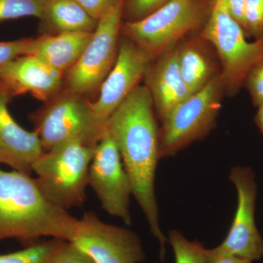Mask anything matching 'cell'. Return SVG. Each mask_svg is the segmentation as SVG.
<instances>
[{
    "label": "cell",
    "instance_id": "obj_1",
    "mask_svg": "<svg viewBox=\"0 0 263 263\" xmlns=\"http://www.w3.org/2000/svg\"><path fill=\"white\" fill-rule=\"evenodd\" d=\"M107 130L119 148L129 176L133 195L146 216L151 233L165 253V236L160 226L155 181L160 155V129L153 100L146 86L133 90L109 118Z\"/></svg>",
    "mask_w": 263,
    "mask_h": 263
},
{
    "label": "cell",
    "instance_id": "obj_2",
    "mask_svg": "<svg viewBox=\"0 0 263 263\" xmlns=\"http://www.w3.org/2000/svg\"><path fill=\"white\" fill-rule=\"evenodd\" d=\"M78 219L43 196L30 175L0 169V241L42 237L70 240Z\"/></svg>",
    "mask_w": 263,
    "mask_h": 263
},
{
    "label": "cell",
    "instance_id": "obj_3",
    "mask_svg": "<svg viewBox=\"0 0 263 263\" xmlns=\"http://www.w3.org/2000/svg\"><path fill=\"white\" fill-rule=\"evenodd\" d=\"M214 0H171L134 22H124L121 34L142 48L152 62L193 33L209 18Z\"/></svg>",
    "mask_w": 263,
    "mask_h": 263
},
{
    "label": "cell",
    "instance_id": "obj_4",
    "mask_svg": "<svg viewBox=\"0 0 263 263\" xmlns=\"http://www.w3.org/2000/svg\"><path fill=\"white\" fill-rule=\"evenodd\" d=\"M97 145L74 142L44 152L35 161L34 181L46 200L66 211L84 205Z\"/></svg>",
    "mask_w": 263,
    "mask_h": 263
},
{
    "label": "cell",
    "instance_id": "obj_5",
    "mask_svg": "<svg viewBox=\"0 0 263 263\" xmlns=\"http://www.w3.org/2000/svg\"><path fill=\"white\" fill-rule=\"evenodd\" d=\"M30 119L44 152L74 142L98 144L107 130L108 122L95 113L86 97L65 89Z\"/></svg>",
    "mask_w": 263,
    "mask_h": 263
},
{
    "label": "cell",
    "instance_id": "obj_6",
    "mask_svg": "<svg viewBox=\"0 0 263 263\" xmlns=\"http://www.w3.org/2000/svg\"><path fill=\"white\" fill-rule=\"evenodd\" d=\"M200 36L216 52L226 95L234 97L251 69L263 60V35L249 41L245 31L228 13L224 0H214Z\"/></svg>",
    "mask_w": 263,
    "mask_h": 263
},
{
    "label": "cell",
    "instance_id": "obj_7",
    "mask_svg": "<svg viewBox=\"0 0 263 263\" xmlns=\"http://www.w3.org/2000/svg\"><path fill=\"white\" fill-rule=\"evenodd\" d=\"M224 95L226 86L219 74L175 108L162 122L160 158L174 156L209 135L215 127Z\"/></svg>",
    "mask_w": 263,
    "mask_h": 263
},
{
    "label": "cell",
    "instance_id": "obj_8",
    "mask_svg": "<svg viewBox=\"0 0 263 263\" xmlns=\"http://www.w3.org/2000/svg\"><path fill=\"white\" fill-rule=\"evenodd\" d=\"M125 0H117L98 20L79 60L65 74V90L87 97L100 89L117 60Z\"/></svg>",
    "mask_w": 263,
    "mask_h": 263
},
{
    "label": "cell",
    "instance_id": "obj_9",
    "mask_svg": "<svg viewBox=\"0 0 263 263\" xmlns=\"http://www.w3.org/2000/svg\"><path fill=\"white\" fill-rule=\"evenodd\" d=\"M69 241L95 263H141L146 259L141 240L135 232L106 224L92 212L78 219Z\"/></svg>",
    "mask_w": 263,
    "mask_h": 263
},
{
    "label": "cell",
    "instance_id": "obj_10",
    "mask_svg": "<svg viewBox=\"0 0 263 263\" xmlns=\"http://www.w3.org/2000/svg\"><path fill=\"white\" fill-rule=\"evenodd\" d=\"M88 183L108 214L131 226L133 190L115 141L108 130L95 148L90 164Z\"/></svg>",
    "mask_w": 263,
    "mask_h": 263
},
{
    "label": "cell",
    "instance_id": "obj_11",
    "mask_svg": "<svg viewBox=\"0 0 263 263\" xmlns=\"http://www.w3.org/2000/svg\"><path fill=\"white\" fill-rule=\"evenodd\" d=\"M229 178L236 188L238 206L228 235L219 247L252 262L259 260L263 257V238L255 223V175L250 167L237 166L230 171Z\"/></svg>",
    "mask_w": 263,
    "mask_h": 263
},
{
    "label": "cell",
    "instance_id": "obj_12",
    "mask_svg": "<svg viewBox=\"0 0 263 263\" xmlns=\"http://www.w3.org/2000/svg\"><path fill=\"white\" fill-rule=\"evenodd\" d=\"M152 60L131 40L120 37L117 60L91 106L102 120H108L118 107L144 79Z\"/></svg>",
    "mask_w": 263,
    "mask_h": 263
},
{
    "label": "cell",
    "instance_id": "obj_13",
    "mask_svg": "<svg viewBox=\"0 0 263 263\" xmlns=\"http://www.w3.org/2000/svg\"><path fill=\"white\" fill-rule=\"evenodd\" d=\"M64 77L38 57L24 55L0 70V88L11 99L30 94L47 103L62 91Z\"/></svg>",
    "mask_w": 263,
    "mask_h": 263
},
{
    "label": "cell",
    "instance_id": "obj_14",
    "mask_svg": "<svg viewBox=\"0 0 263 263\" xmlns=\"http://www.w3.org/2000/svg\"><path fill=\"white\" fill-rule=\"evenodd\" d=\"M10 99L0 88V164L30 175L44 150L37 132L26 130L12 117L8 107Z\"/></svg>",
    "mask_w": 263,
    "mask_h": 263
},
{
    "label": "cell",
    "instance_id": "obj_15",
    "mask_svg": "<svg viewBox=\"0 0 263 263\" xmlns=\"http://www.w3.org/2000/svg\"><path fill=\"white\" fill-rule=\"evenodd\" d=\"M177 45L154 60L144 78L161 122L193 95L180 72Z\"/></svg>",
    "mask_w": 263,
    "mask_h": 263
},
{
    "label": "cell",
    "instance_id": "obj_16",
    "mask_svg": "<svg viewBox=\"0 0 263 263\" xmlns=\"http://www.w3.org/2000/svg\"><path fill=\"white\" fill-rule=\"evenodd\" d=\"M183 41L177 45L180 72L192 94H195L219 76L221 70L211 53L212 46L199 32Z\"/></svg>",
    "mask_w": 263,
    "mask_h": 263
},
{
    "label": "cell",
    "instance_id": "obj_17",
    "mask_svg": "<svg viewBox=\"0 0 263 263\" xmlns=\"http://www.w3.org/2000/svg\"><path fill=\"white\" fill-rule=\"evenodd\" d=\"M92 34L87 32L45 34L33 38L29 54L38 57L65 75L79 60Z\"/></svg>",
    "mask_w": 263,
    "mask_h": 263
},
{
    "label": "cell",
    "instance_id": "obj_18",
    "mask_svg": "<svg viewBox=\"0 0 263 263\" xmlns=\"http://www.w3.org/2000/svg\"><path fill=\"white\" fill-rule=\"evenodd\" d=\"M45 28L52 34L68 32H93L98 21L90 16L77 0H45L43 18Z\"/></svg>",
    "mask_w": 263,
    "mask_h": 263
},
{
    "label": "cell",
    "instance_id": "obj_19",
    "mask_svg": "<svg viewBox=\"0 0 263 263\" xmlns=\"http://www.w3.org/2000/svg\"><path fill=\"white\" fill-rule=\"evenodd\" d=\"M60 238L35 241L22 250L0 254V263H51Z\"/></svg>",
    "mask_w": 263,
    "mask_h": 263
},
{
    "label": "cell",
    "instance_id": "obj_20",
    "mask_svg": "<svg viewBox=\"0 0 263 263\" xmlns=\"http://www.w3.org/2000/svg\"><path fill=\"white\" fill-rule=\"evenodd\" d=\"M169 242L174 249L175 263H205L208 249L197 241H190L177 230L171 231Z\"/></svg>",
    "mask_w": 263,
    "mask_h": 263
},
{
    "label": "cell",
    "instance_id": "obj_21",
    "mask_svg": "<svg viewBox=\"0 0 263 263\" xmlns=\"http://www.w3.org/2000/svg\"><path fill=\"white\" fill-rule=\"evenodd\" d=\"M45 0H0V22L35 17L41 20Z\"/></svg>",
    "mask_w": 263,
    "mask_h": 263
},
{
    "label": "cell",
    "instance_id": "obj_22",
    "mask_svg": "<svg viewBox=\"0 0 263 263\" xmlns=\"http://www.w3.org/2000/svg\"><path fill=\"white\" fill-rule=\"evenodd\" d=\"M243 29L247 37L263 35V0H246Z\"/></svg>",
    "mask_w": 263,
    "mask_h": 263
},
{
    "label": "cell",
    "instance_id": "obj_23",
    "mask_svg": "<svg viewBox=\"0 0 263 263\" xmlns=\"http://www.w3.org/2000/svg\"><path fill=\"white\" fill-rule=\"evenodd\" d=\"M169 1L171 0H125L124 22H134L146 18Z\"/></svg>",
    "mask_w": 263,
    "mask_h": 263
},
{
    "label": "cell",
    "instance_id": "obj_24",
    "mask_svg": "<svg viewBox=\"0 0 263 263\" xmlns=\"http://www.w3.org/2000/svg\"><path fill=\"white\" fill-rule=\"evenodd\" d=\"M33 38L0 42V70L15 59L29 54Z\"/></svg>",
    "mask_w": 263,
    "mask_h": 263
},
{
    "label": "cell",
    "instance_id": "obj_25",
    "mask_svg": "<svg viewBox=\"0 0 263 263\" xmlns=\"http://www.w3.org/2000/svg\"><path fill=\"white\" fill-rule=\"evenodd\" d=\"M243 87L248 91L252 104L258 107L263 104V60L254 65L246 76Z\"/></svg>",
    "mask_w": 263,
    "mask_h": 263
},
{
    "label": "cell",
    "instance_id": "obj_26",
    "mask_svg": "<svg viewBox=\"0 0 263 263\" xmlns=\"http://www.w3.org/2000/svg\"><path fill=\"white\" fill-rule=\"evenodd\" d=\"M51 263H95L89 256L67 240L62 239Z\"/></svg>",
    "mask_w": 263,
    "mask_h": 263
},
{
    "label": "cell",
    "instance_id": "obj_27",
    "mask_svg": "<svg viewBox=\"0 0 263 263\" xmlns=\"http://www.w3.org/2000/svg\"><path fill=\"white\" fill-rule=\"evenodd\" d=\"M116 1L117 0H77L86 13L97 21L103 16Z\"/></svg>",
    "mask_w": 263,
    "mask_h": 263
},
{
    "label": "cell",
    "instance_id": "obj_28",
    "mask_svg": "<svg viewBox=\"0 0 263 263\" xmlns=\"http://www.w3.org/2000/svg\"><path fill=\"white\" fill-rule=\"evenodd\" d=\"M205 263H252V261L228 253L217 247L208 249Z\"/></svg>",
    "mask_w": 263,
    "mask_h": 263
},
{
    "label": "cell",
    "instance_id": "obj_29",
    "mask_svg": "<svg viewBox=\"0 0 263 263\" xmlns=\"http://www.w3.org/2000/svg\"><path fill=\"white\" fill-rule=\"evenodd\" d=\"M224 3L232 18L243 28L246 0H224Z\"/></svg>",
    "mask_w": 263,
    "mask_h": 263
},
{
    "label": "cell",
    "instance_id": "obj_30",
    "mask_svg": "<svg viewBox=\"0 0 263 263\" xmlns=\"http://www.w3.org/2000/svg\"><path fill=\"white\" fill-rule=\"evenodd\" d=\"M254 122L263 136V104L257 107V111L255 117H254Z\"/></svg>",
    "mask_w": 263,
    "mask_h": 263
}]
</instances>
